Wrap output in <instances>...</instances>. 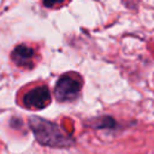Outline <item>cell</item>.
<instances>
[{"instance_id":"277c9868","label":"cell","mask_w":154,"mask_h":154,"mask_svg":"<svg viewBox=\"0 0 154 154\" xmlns=\"http://www.w3.org/2000/svg\"><path fill=\"white\" fill-rule=\"evenodd\" d=\"M11 58L19 66L31 67L34 63V58H35V51L32 47L28 45H18L13 49Z\"/></svg>"},{"instance_id":"6da1fadb","label":"cell","mask_w":154,"mask_h":154,"mask_svg":"<svg viewBox=\"0 0 154 154\" xmlns=\"http://www.w3.org/2000/svg\"><path fill=\"white\" fill-rule=\"evenodd\" d=\"M30 128L34 131L37 141L41 144L51 147H67L72 143V140L64 135L61 130L53 123L42 118L32 117L29 120Z\"/></svg>"},{"instance_id":"7a4b0ae2","label":"cell","mask_w":154,"mask_h":154,"mask_svg":"<svg viewBox=\"0 0 154 154\" xmlns=\"http://www.w3.org/2000/svg\"><path fill=\"white\" fill-rule=\"evenodd\" d=\"M81 89V85L77 79L70 76H63L55 87V95L57 99L60 101H67L72 100L77 96L78 91Z\"/></svg>"},{"instance_id":"3957f363","label":"cell","mask_w":154,"mask_h":154,"mask_svg":"<svg viewBox=\"0 0 154 154\" xmlns=\"http://www.w3.org/2000/svg\"><path fill=\"white\" fill-rule=\"evenodd\" d=\"M28 108H43L51 102V94L46 87H37L25 94L23 99Z\"/></svg>"},{"instance_id":"5b68a950","label":"cell","mask_w":154,"mask_h":154,"mask_svg":"<svg viewBox=\"0 0 154 154\" xmlns=\"http://www.w3.org/2000/svg\"><path fill=\"white\" fill-rule=\"evenodd\" d=\"M70 0H43V6L47 8H59L66 5Z\"/></svg>"}]
</instances>
